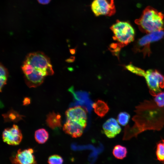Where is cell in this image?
I'll list each match as a JSON object with an SVG mask.
<instances>
[{"label":"cell","mask_w":164,"mask_h":164,"mask_svg":"<svg viewBox=\"0 0 164 164\" xmlns=\"http://www.w3.org/2000/svg\"><path fill=\"white\" fill-rule=\"evenodd\" d=\"M30 102V100L29 97H26L24 98L23 101V104L24 105H28Z\"/></svg>","instance_id":"7402d4cb"},{"label":"cell","mask_w":164,"mask_h":164,"mask_svg":"<svg viewBox=\"0 0 164 164\" xmlns=\"http://www.w3.org/2000/svg\"><path fill=\"white\" fill-rule=\"evenodd\" d=\"M135 74L145 77L150 92L153 96L161 91V88H164V77L156 70L149 69L145 72L138 67Z\"/></svg>","instance_id":"277c9868"},{"label":"cell","mask_w":164,"mask_h":164,"mask_svg":"<svg viewBox=\"0 0 164 164\" xmlns=\"http://www.w3.org/2000/svg\"><path fill=\"white\" fill-rule=\"evenodd\" d=\"M130 118V114L127 112H121L118 116L117 121L121 125L125 126L128 123Z\"/></svg>","instance_id":"ac0fdd59"},{"label":"cell","mask_w":164,"mask_h":164,"mask_svg":"<svg viewBox=\"0 0 164 164\" xmlns=\"http://www.w3.org/2000/svg\"><path fill=\"white\" fill-rule=\"evenodd\" d=\"M39 3L43 4L46 5L48 4L51 0H37Z\"/></svg>","instance_id":"603a6c76"},{"label":"cell","mask_w":164,"mask_h":164,"mask_svg":"<svg viewBox=\"0 0 164 164\" xmlns=\"http://www.w3.org/2000/svg\"><path fill=\"white\" fill-rule=\"evenodd\" d=\"M2 137L5 142L9 145H19L21 142L22 135L18 126L13 125L12 127L4 129Z\"/></svg>","instance_id":"ba28073f"},{"label":"cell","mask_w":164,"mask_h":164,"mask_svg":"<svg viewBox=\"0 0 164 164\" xmlns=\"http://www.w3.org/2000/svg\"><path fill=\"white\" fill-rule=\"evenodd\" d=\"M5 122H17L22 119L23 116L20 115L17 112L11 109L7 112L2 114Z\"/></svg>","instance_id":"5bb4252c"},{"label":"cell","mask_w":164,"mask_h":164,"mask_svg":"<svg viewBox=\"0 0 164 164\" xmlns=\"http://www.w3.org/2000/svg\"><path fill=\"white\" fill-rule=\"evenodd\" d=\"M112 153L115 158L122 159L126 156L127 151L125 147L118 145L114 147Z\"/></svg>","instance_id":"2e32d148"},{"label":"cell","mask_w":164,"mask_h":164,"mask_svg":"<svg viewBox=\"0 0 164 164\" xmlns=\"http://www.w3.org/2000/svg\"><path fill=\"white\" fill-rule=\"evenodd\" d=\"M75 50H74L72 49L70 50V52L72 54H73L74 53H75Z\"/></svg>","instance_id":"cb8c5ba5"},{"label":"cell","mask_w":164,"mask_h":164,"mask_svg":"<svg viewBox=\"0 0 164 164\" xmlns=\"http://www.w3.org/2000/svg\"><path fill=\"white\" fill-rule=\"evenodd\" d=\"M102 128L104 133L109 138L115 137L121 131L118 121L113 118L107 120L103 125Z\"/></svg>","instance_id":"30bf717a"},{"label":"cell","mask_w":164,"mask_h":164,"mask_svg":"<svg viewBox=\"0 0 164 164\" xmlns=\"http://www.w3.org/2000/svg\"><path fill=\"white\" fill-rule=\"evenodd\" d=\"M156 155L157 160L164 164V139L157 143Z\"/></svg>","instance_id":"e0dca14e"},{"label":"cell","mask_w":164,"mask_h":164,"mask_svg":"<svg viewBox=\"0 0 164 164\" xmlns=\"http://www.w3.org/2000/svg\"><path fill=\"white\" fill-rule=\"evenodd\" d=\"M61 120V116L59 113L53 112L47 115L46 121L50 128L54 129L62 126Z\"/></svg>","instance_id":"7c38bea8"},{"label":"cell","mask_w":164,"mask_h":164,"mask_svg":"<svg viewBox=\"0 0 164 164\" xmlns=\"http://www.w3.org/2000/svg\"><path fill=\"white\" fill-rule=\"evenodd\" d=\"M34 150L31 148L19 149L11 158L12 164H36Z\"/></svg>","instance_id":"9c48e42d"},{"label":"cell","mask_w":164,"mask_h":164,"mask_svg":"<svg viewBox=\"0 0 164 164\" xmlns=\"http://www.w3.org/2000/svg\"><path fill=\"white\" fill-rule=\"evenodd\" d=\"M164 17L162 13L148 6L144 10L140 17L135 20V22L142 32L149 33L163 29Z\"/></svg>","instance_id":"7a4b0ae2"},{"label":"cell","mask_w":164,"mask_h":164,"mask_svg":"<svg viewBox=\"0 0 164 164\" xmlns=\"http://www.w3.org/2000/svg\"><path fill=\"white\" fill-rule=\"evenodd\" d=\"M0 77H8V72L6 68L1 63L0 65Z\"/></svg>","instance_id":"44dd1931"},{"label":"cell","mask_w":164,"mask_h":164,"mask_svg":"<svg viewBox=\"0 0 164 164\" xmlns=\"http://www.w3.org/2000/svg\"><path fill=\"white\" fill-rule=\"evenodd\" d=\"M49 135L48 132L44 128H40L35 132L34 137L38 143L43 144L48 139Z\"/></svg>","instance_id":"9a60e30c"},{"label":"cell","mask_w":164,"mask_h":164,"mask_svg":"<svg viewBox=\"0 0 164 164\" xmlns=\"http://www.w3.org/2000/svg\"><path fill=\"white\" fill-rule=\"evenodd\" d=\"M67 120L80 124L84 128L87 125V111L85 108L78 106L69 108L65 112Z\"/></svg>","instance_id":"52a82bcc"},{"label":"cell","mask_w":164,"mask_h":164,"mask_svg":"<svg viewBox=\"0 0 164 164\" xmlns=\"http://www.w3.org/2000/svg\"><path fill=\"white\" fill-rule=\"evenodd\" d=\"M22 69L26 83L30 88L39 86L43 83L46 76L54 73L50 58L40 52L29 54Z\"/></svg>","instance_id":"6da1fadb"},{"label":"cell","mask_w":164,"mask_h":164,"mask_svg":"<svg viewBox=\"0 0 164 164\" xmlns=\"http://www.w3.org/2000/svg\"><path fill=\"white\" fill-rule=\"evenodd\" d=\"M110 29L114 34L113 39L118 42L121 48L133 41L135 31L128 22L117 20Z\"/></svg>","instance_id":"3957f363"},{"label":"cell","mask_w":164,"mask_h":164,"mask_svg":"<svg viewBox=\"0 0 164 164\" xmlns=\"http://www.w3.org/2000/svg\"><path fill=\"white\" fill-rule=\"evenodd\" d=\"M154 101L160 108L164 107V92H160L154 96Z\"/></svg>","instance_id":"d6986e66"},{"label":"cell","mask_w":164,"mask_h":164,"mask_svg":"<svg viewBox=\"0 0 164 164\" xmlns=\"http://www.w3.org/2000/svg\"><path fill=\"white\" fill-rule=\"evenodd\" d=\"M164 36V31L163 30L155 31L148 33L139 39L137 41L136 46L137 50L142 48L141 50L144 54H149L150 53V44L154 42L157 41Z\"/></svg>","instance_id":"8992f818"},{"label":"cell","mask_w":164,"mask_h":164,"mask_svg":"<svg viewBox=\"0 0 164 164\" xmlns=\"http://www.w3.org/2000/svg\"><path fill=\"white\" fill-rule=\"evenodd\" d=\"M95 112L99 117L102 118L108 113L109 109L107 104L101 100H98L92 104Z\"/></svg>","instance_id":"4fadbf2b"},{"label":"cell","mask_w":164,"mask_h":164,"mask_svg":"<svg viewBox=\"0 0 164 164\" xmlns=\"http://www.w3.org/2000/svg\"><path fill=\"white\" fill-rule=\"evenodd\" d=\"M84 128L77 122L67 120L63 127V131L73 138L80 137Z\"/></svg>","instance_id":"8fae6325"},{"label":"cell","mask_w":164,"mask_h":164,"mask_svg":"<svg viewBox=\"0 0 164 164\" xmlns=\"http://www.w3.org/2000/svg\"><path fill=\"white\" fill-rule=\"evenodd\" d=\"M91 8L96 16L101 15L111 16L116 12L114 0H94Z\"/></svg>","instance_id":"5b68a950"},{"label":"cell","mask_w":164,"mask_h":164,"mask_svg":"<svg viewBox=\"0 0 164 164\" xmlns=\"http://www.w3.org/2000/svg\"><path fill=\"white\" fill-rule=\"evenodd\" d=\"M63 159L60 155H54L50 156L48 160L49 164H63Z\"/></svg>","instance_id":"ffe728a7"}]
</instances>
